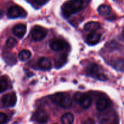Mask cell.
Returning a JSON list of instances; mask_svg holds the SVG:
<instances>
[{"label": "cell", "mask_w": 124, "mask_h": 124, "mask_svg": "<svg viewBox=\"0 0 124 124\" xmlns=\"http://www.w3.org/2000/svg\"><path fill=\"white\" fill-rule=\"evenodd\" d=\"M47 35V30L39 25H35L31 31V38L35 41H40L46 38Z\"/></svg>", "instance_id": "obj_6"}, {"label": "cell", "mask_w": 124, "mask_h": 124, "mask_svg": "<svg viewBox=\"0 0 124 124\" xmlns=\"http://www.w3.org/2000/svg\"><path fill=\"white\" fill-rule=\"evenodd\" d=\"M38 67L43 70H48L52 68V62L48 58L42 57L38 61Z\"/></svg>", "instance_id": "obj_13"}, {"label": "cell", "mask_w": 124, "mask_h": 124, "mask_svg": "<svg viewBox=\"0 0 124 124\" xmlns=\"http://www.w3.org/2000/svg\"><path fill=\"white\" fill-rule=\"evenodd\" d=\"M101 27V24L98 22L91 21L86 23L84 25V30L87 31H96Z\"/></svg>", "instance_id": "obj_14"}, {"label": "cell", "mask_w": 124, "mask_h": 124, "mask_svg": "<svg viewBox=\"0 0 124 124\" xmlns=\"http://www.w3.org/2000/svg\"><path fill=\"white\" fill-rule=\"evenodd\" d=\"M6 58H7L6 61H7V63H8L10 64H14L16 62V60L14 55H13V54H11V55L9 56L8 55Z\"/></svg>", "instance_id": "obj_23"}, {"label": "cell", "mask_w": 124, "mask_h": 124, "mask_svg": "<svg viewBox=\"0 0 124 124\" xmlns=\"http://www.w3.org/2000/svg\"><path fill=\"white\" fill-rule=\"evenodd\" d=\"M122 36H123V37H124V29H123V31H122Z\"/></svg>", "instance_id": "obj_27"}, {"label": "cell", "mask_w": 124, "mask_h": 124, "mask_svg": "<svg viewBox=\"0 0 124 124\" xmlns=\"http://www.w3.org/2000/svg\"><path fill=\"white\" fill-rule=\"evenodd\" d=\"M101 39V35L96 31L91 32L87 36L86 42L90 46H94L98 44Z\"/></svg>", "instance_id": "obj_11"}, {"label": "cell", "mask_w": 124, "mask_h": 124, "mask_svg": "<svg viewBox=\"0 0 124 124\" xmlns=\"http://www.w3.org/2000/svg\"><path fill=\"white\" fill-rule=\"evenodd\" d=\"M67 61V55L65 53H62L54 57V62L56 68L62 67L63 65H65Z\"/></svg>", "instance_id": "obj_12"}, {"label": "cell", "mask_w": 124, "mask_h": 124, "mask_svg": "<svg viewBox=\"0 0 124 124\" xmlns=\"http://www.w3.org/2000/svg\"><path fill=\"white\" fill-rule=\"evenodd\" d=\"M109 105V101L105 98H101L96 102V108L98 111H102L108 108Z\"/></svg>", "instance_id": "obj_15"}, {"label": "cell", "mask_w": 124, "mask_h": 124, "mask_svg": "<svg viewBox=\"0 0 124 124\" xmlns=\"http://www.w3.org/2000/svg\"><path fill=\"white\" fill-rule=\"evenodd\" d=\"M8 88V82L4 78H0V93L5 92Z\"/></svg>", "instance_id": "obj_20"}, {"label": "cell", "mask_w": 124, "mask_h": 124, "mask_svg": "<svg viewBox=\"0 0 124 124\" xmlns=\"http://www.w3.org/2000/svg\"><path fill=\"white\" fill-rule=\"evenodd\" d=\"M27 16V13L25 10L23 9L20 6L14 5L8 8L7 12V16L9 18H25Z\"/></svg>", "instance_id": "obj_5"}, {"label": "cell", "mask_w": 124, "mask_h": 124, "mask_svg": "<svg viewBox=\"0 0 124 124\" xmlns=\"http://www.w3.org/2000/svg\"><path fill=\"white\" fill-rule=\"evenodd\" d=\"M17 44V41L14 38L10 37L6 41V47L8 48H12L16 46Z\"/></svg>", "instance_id": "obj_21"}, {"label": "cell", "mask_w": 124, "mask_h": 124, "mask_svg": "<svg viewBox=\"0 0 124 124\" xmlns=\"http://www.w3.org/2000/svg\"><path fill=\"white\" fill-rule=\"evenodd\" d=\"M111 65L118 71H124V58H117L113 61Z\"/></svg>", "instance_id": "obj_17"}, {"label": "cell", "mask_w": 124, "mask_h": 124, "mask_svg": "<svg viewBox=\"0 0 124 124\" xmlns=\"http://www.w3.org/2000/svg\"><path fill=\"white\" fill-rule=\"evenodd\" d=\"M61 121L62 124H73L74 122V116L71 113H67L62 116Z\"/></svg>", "instance_id": "obj_18"}, {"label": "cell", "mask_w": 124, "mask_h": 124, "mask_svg": "<svg viewBox=\"0 0 124 124\" xmlns=\"http://www.w3.org/2000/svg\"><path fill=\"white\" fill-rule=\"evenodd\" d=\"M50 99L56 105L64 108H68L70 107L72 104V100L68 93H58L53 94L50 96Z\"/></svg>", "instance_id": "obj_2"}, {"label": "cell", "mask_w": 124, "mask_h": 124, "mask_svg": "<svg viewBox=\"0 0 124 124\" xmlns=\"http://www.w3.org/2000/svg\"><path fill=\"white\" fill-rule=\"evenodd\" d=\"M87 73L88 76L99 81H105L107 79L102 68L94 63H92L88 65L87 69Z\"/></svg>", "instance_id": "obj_3"}, {"label": "cell", "mask_w": 124, "mask_h": 124, "mask_svg": "<svg viewBox=\"0 0 124 124\" xmlns=\"http://www.w3.org/2000/svg\"><path fill=\"white\" fill-rule=\"evenodd\" d=\"M2 15H3V12H2V11L0 9V18L2 16Z\"/></svg>", "instance_id": "obj_26"}, {"label": "cell", "mask_w": 124, "mask_h": 124, "mask_svg": "<svg viewBox=\"0 0 124 124\" xmlns=\"http://www.w3.org/2000/svg\"><path fill=\"white\" fill-rule=\"evenodd\" d=\"M90 2V0H69L66 1L61 7L62 15L69 18L71 15L82 10Z\"/></svg>", "instance_id": "obj_1"}, {"label": "cell", "mask_w": 124, "mask_h": 124, "mask_svg": "<svg viewBox=\"0 0 124 124\" xmlns=\"http://www.w3.org/2000/svg\"><path fill=\"white\" fill-rule=\"evenodd\" d=\"M67 43L61 39H55L50 41V47L54 51H60L66 47Z\"/></svg>", "instance_id": "obj_9"}, {"label": "cell", "mask_w": 124, "mask_h": 124, "mask_svg": "<svg viewBox=\"0 0 124 124\" xmlns=\"http://www.w3.org/2000/svg\"><path fill=\"white\" fill-rule=\"evenodd\" d=\"M98 12L102 16H108L111 13V8L108 5L102 4L98 8Z\"/></svg>", "instance_id": "obj_16"}, {"label": "cell", "mask_w": 124, "mask_h": 124, "mask_svg": "<svg viewBox=\"0 0 124 124\" xmlns=\"http://www.w3.org/2000/svg\"><path fill=\"white\" fill-rule=\"evenodd\" d=\"M36 4L39 5H43L47 2V0H34Z\"/></svg>", "instance_id": "obj_25"}, {"label": "cell", "mask_w": 124, "mask_h": 124, "mask_svg": "<svg viewBox=\"0 0 124 124\" xmlns=\"http://www.w3.org/2000/svg\"><path fill=\"white\" fill-rule=\"evenodd\" d=\"M73 99L76 102L80 104V105L85 109L89 108L92 104L91 97L81 92H76V93H75L73 96Z\"/></svg>", "instance_id": "obj_4"}, {"label": "cell", "mask_w": 124, "mask_h": 124, "mask_svg": "<svg viewBox=\"0 0 124 124\" xmlns=\"http://www.w3.org/2000/svg\"><path fill=\"white\" fill-rule=\"evenodd\" d=\"M26 31V25L23 24H16L13 28V33L16 36L19 38H22L25 35Z\"/></svg>", "instance_id": "obj_10"}, {"label": "cell", "mask_w": 124, "mask_h": 124, "mask_svg": "<svg viewBox=\"0 0 124 124\" xmlns=\"http://www.w3.org/2000/svg\"><path fill=\"white\" fill-rule=\"evenodd\" d=\"M83 124H95V121L93 119L91 118V117H88L87 119L85 120L83 122Z\"/></svg>", "instance_id": "obj_24"}, {"label": "cell", "mask_w": 124, "mask_h": 124, "mask_svg": "<svg viewBox=\"0 0 124 124\" xmlns=\"http://www.w3.org/2000/svg\"><path fill=\"white\" fill-rule=\"evenodd\" d=\"M31 53L28 50H23L21 51L20 53H19V59L22 61H25L28 60L29 58L31 57Z\"/></svg>", "instance_id": "obj_19"}, {"label": "cell", "mask_w": 124, "mask_h": 124, "mask_svg": "<svg viewBox=\"0 0 124 124\" xmlns=\"http://www.w3.org/2000/svg\"><path fill=\"white\" fill-rule=\"evenodd\" d=\"M16 95L15 93H10L4 94L1 99L2 104L7 107H14L16 103Z\"/></svg>", "instance_id": "obj_7"}, {"label": "cell", "mask_w": 124, "mask_h": 124, "mask_svg": "<svg viewBox=\"0 0 124 124\" xmlns=\"http://www.w3.org/2000/svg\"><path fill=\"white\" fill-rule=\"evenodd\" d=\"M32 119L39 124H45L48 121V117L47 113L42 109H38L34 113Z\"/></svg>", "instance_id": "obj_8"}, {"label": "cell", "mask_w": 124, "mask_h": 124, "mask_svg": "<svg viewBox=\"0 0 124 124\" xmlns=\"http://www.w3.org/2000/svg\"><path fill=\"white\" fill-rule=\"evenodd\" d=\"M8 117L4 113L0 112V124H5L7 122Z\"/></svg>", "instance_id": "obj_22"}]
</instances>
